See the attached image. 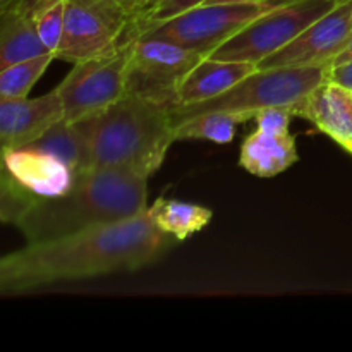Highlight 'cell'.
Returning <instances> with one entry per match:
<instances>
[{"instance_id": "6da1fadb", "label": "cell", "mask_w": 352, "mask_h": 352, "mask_svg": "<svg viewBox=\"0 0 352 352\" xmlns=\"http://www.w3.org/2000/svg\"><path fill=\"white\" fill-rule=\"evenodd\" d=\"M175 239L150 212L47 243L26 244L0 260V292L19 294L65 280L134 272L157 261Z\"/></svg>"}, {"instance_id": "7a4b0ae2", "label": "cell", "mask_w": 352, "mask_h": 352, "mask_svg": "<svg viewBox=\"0 0 352 352\" xmlns=\"http://www.w3.org/2000/svg\"><path fill=\"white\" fill-rule=\"evenodd\" d=\"M146 210L148 179L91 168L76 174L74 184L64 195L38 196L16 227L28 244H36L129 220Z\"/></svg>"}, {"instance_id": "3957f363", "label": "cell", "mask_w": 352, "mask_h": 352, "mask_svg": "<svg viewBox=\"0 0 352 352\" xmlns=\"http://www.w3.org/2000/svg\"><path fill=\"white\" fill-rule=\"evenodd\" d=\"M93 168L120 170L150 179L175 140L172 110L134 93L96 116L79 120Z\"/></svg>"}, {"instance_id": "277c9868", "label": "cell", "mask_w": 352, "mask_h": 352, "mask_svg": "<svg viewBox=\"0 0 352 352\" xmlns=\"http://www.w3.org/2000/svg\"><path fill=\"white\" fill-rule=\"evenodd\" d=\"M329 67L258 69L217 98L172 110L174 126L213 110L243 112L254 117L261 110L278 107L292 110L296 117H301L306 100L316 86L325 81Z\"/></svg>"}, {"instance_id": "5b68a950", "label": "cell", "mask_w": 352, "mask_h": 352, "mask_svg": "<svg viewBox=\"0 0 352 352\" xmlns=\"http://www.w3.org/2000/svg\"><path fill=\"white\" fill-rule=\"evenodd\" d=\"M136 38H129L109 54L72 64L69 74L57 86L69 122L96 116L126 95Z\"/></svg>"}, {"instance_id": "8992f818", "label": "cell", "mask_w": 352, "mask_h": 352, "mask_svg": "<svg viewBox=\"0 0 352 352\" xmlns=\"http://www.w3.org/2000/svg\"><path fill=\"white\" fill-rule=\"evenodd\" d=\"M267 10L270 7L261 2L203 3L165 21L148 24L138 36L160 38L208 57Z\"/></svg>"}, {"instance_id": "52a82bcc", "label": "cell", "mask_w": 352, "mask_h": 352, "mask_svg": "<svg viewBox=\"0 0 352 352\" xmlns=\"http://www.w3.org/2000/svg\"><path fill=\"white\" fill-rule=\"evenodd\" d=\"M133 19L119 0H65L55 57L72 64L100 57L133 38Z\"/></svg>"}, {"instance_id": "ba28073f", "label": "cell", "mask_w": 352, "mask_h": 352, "mask_svg": "<svg viewBox=\"0 0 352 352\" xmlns=\"http://www.w3.org/2000/svg\"><path fill=\"white\" fill-rule=\"evenodd\" d=\"M337 0H301L291 6L275 7L258 16L220 45L208 57L260 64L282 50L318 17L329 12Z\"/></svg>"}, {"instance_id": "9c48e42d", "label": "cell", "mask_w": 352, "mask_h": 352, "mask_svg": "<svg viewBox=\"0 0 352 352\" xmlns=\"http://www.w3.org/2000/svg\"><path fill=\"white\" fill-rule=\"evenodd\" d=\"M195 50L153 36H138L127 74L126 93L174 110L186 76L203 60Z\"/></svg>"}, {"instance_id": "30bf717a", "label": "cell", "mask_w": 352, "mask_h": 352, "mask_svg": "<svg viewBox=\"0 0 352 352\" xmlns=\"http://www.w3.org/2000/svg\"><path fill=\"white\" fill-rule=\"evenodd\" d=\"M352 36V0H340L282 50L258 64L272 67H329Z\"/></svg>"}, {"instance_id": "8fae6325", "label": "cell", "mask_w": 352, "mask_h": 352, "mask_svg": "<svg viewBox=\"0 0 352 352\" xmlns=\"http://www.w3.org/2000/svg\"><path fill=\"white\" fill-rule=\"evenodd\" d=\"M62 119L65 113L57 88L36 98H0L2 150L34 143Z\"/></svg>"}, {"instance_id": "7c38bea8", "label": "cell", "mask_w": 352, "mask_h": 352, "mask_svg": "<svg viewBox=\"0 0 352 352\" xmlns=\"http://www.w3.org/2000/svg\"><path fill=\"white\" fill-rule=\"evenodd\" d=\"M2 153L3 170L36 196H60L74 184V170L55 155L33 146L10 148Z\"/></svg>"}, {"instance_id": "4fadbf2b", "label": "cell", "mask_w": 352, "mask_h": 352, "mask_svg": "<svg viewBox=\"0 0 352 352\" xmlns=\"http://www.w3.org/2000/svg\"><path fill=\"white\" fill-rule=\"evenodd\" d=\"M302 119L346 150L352 144V89L325 79L308 96Z\"/></svg>"}, {"instance_id": "5bb4252c", "label": "cell", "mask_w": 352, "mask_h": 352, "mask_svg": "<svg viewBox=\"0 0 352 352\" xmlns=\"http://www.w3.org/2000/svg\"><path fill=\"white\" fill-rule=\"evenodd\" d=\"M254 71H258V65L251 62L205 57L186 76L179 91V107L217 98Z\"/></svg>"}, {"instance_id": "9a60e30c", "label": "cell", "mask_w": 352, "mask_h": 352, "mask_svg": "<svg viewBox=\"0 0 352 352\" xmlns=\"http://www.w3.org/2000/svg\"><path fill=\"white\" fill-rule=\"evenodd\" d=\"M299 160L296 138L289 133L254 129L241 144L239 164L256 177H275Z\"/></svg>"}, {"instance_id": "2e32d148", "label": "cell", "mask_w": 352, "mask_h": 352, "mask_svg": "<svg viewBox=\"0 0 352 352\" xmlns=\"http://www.w3.org/2000/svg\"><path fill=\"white\" fill-rule=\"evenodd\" d=\"M45 54L54 52L43 43L26 12L19 9L0 10V69Z\"/></svg>"}, {"instance_id": "e0dca14e", "label": "cell", "mask_w": 352, "mask_h": 352, "mask_svg": "<svg viewBox=\"0 0 352 352\" xmlns=\"http://www.w3.org/2000/svg\"><path fill=\"white\" fill-rule=\"evenodd\" d=\"M28 146L55 155L62 162H65L74 170V174H81V172L93 168L88 141H86L79 122H69L67 119H62L50 131H47L40 140Z\"/></svg>"}, {"instance_id": "ac0fdd59", "label": "cell", "mask_w": 352, "mask_h": 352, "mask_svg": "<svg viewBox=\"0 0 352 352\" xmlns=\"http://www.w3.org/2000/svg\"><path fill=\"white\" fill-rule=\"evenodd\" d=\"M148 212L155 223L175 241H184L203 230L213 217L212 210L205 206L165 198H158L153 205L148 206Z\"/></svg>"}, {"instance_id": "d6986e66", "label": "cell", "mask_w": 352, "mask_h": 352, "mask_svg": "<svg viewBox=\"0 0 352 352\" xmlns=\"http://www.w3.org/2000/svg\"><path fill=\"white\" fill-rule=\"evenodd\" d=\"M248 120H254V117L251 113L223 110L199 113L175 124V140H208L213 143L227 144L234 140L237 127Z\"/></svg>"}, {"instance_id": "ffe728a7", "label": "cell", "mask_w": 352, "mask_h": 352, "mask_svg": "<svg viewBox=\"0 0 352 352\" xmlns=\"http://www.w3.org/2000/svg\"><path fill=\"white\" fill-rule=\"evenodd\" d=\"M55 54L38 55L0 69V98H24L45 74Z\"/></svg>"}, {"instance_id": "44dd1931", "label": "cell", "mask_w": 352, "mask_h": 352, "mask_svg": "<svg viewBox=\"0 0 352 352\" xmlns=\"http://www.w3.org/2000/svg\"><path fill=\"white\" fill-rule=\"evenodd\" d=\"M10 9H19L31 17L43 43L57 52L64 30L65 0H21Z\"/></svg>"}, {"instance_id": "7402d4cb", "label": "cell", "mask_w": 352, "mask_h": 352, "mask_svg": "<svg viewBox=\"0 0 352 352\" xmlns=\"http://www.w3.org/2000/svg\"><path fill=\"white\" fill-rule=\"evenodd\" d=\"M38 196L14 181L12 175L2 168L0 175V217L6 223L16 226Z\"/></svg>"}, {"instance_id": "603a6c76", "label": "cell", "mask_w": 352, "mask_h": 352, "mask_svg": "<svg viewBox=\"0 0 352 352\" xmlns=\"http://www.w3.org/2000/svg\"><path fill=\"white\" fill-rule=\"evenodd\" d=\"M296 113L289 109H265L254 116V122H256V129L268 131V133H289L292 119Z\"/></svg>"}, {"instance_id": "cb8c5ba5", "label": "cell", "mask_w": 352, "mask_h": 352, "mask_svg": "<svg viewBox=\"0 0 352 352\" xmlns=\"http://www.w3.org/2000/svg\"><path fill=\"white\" fill-rule=\"evenodd\" d=\"M124 6V9L129 12L131 19H133V26H131V33L136 36V30L141 24L146 23L167 0H119Z\"/></svg>"}, {"instance_id": "d4e9b609", "label": "cell", "mask_w": 352, "mask_h": 352, "mask_svg": "<svg viewBox=\"0 0 352 352\" xmlns=\"http://www.w3.org/2000/svg\"><path fill=\"white\" fill-rule=\"evenodd\" d=\"M206 2H208V0H167V2H165L164 6H162L160 9H158L157 12H155L153 16L146 21V23L141 24V26L138 28L136 36L140 34V31L143 30L144 26H148V24L158 23V21H165V19H168V17H174V16H177V14L184 12V10L195 9V7L203 6V3H206Z\"/></svg>"}, {"instance_id": "484cf974", "label": "cell", "mask_w": 352, "mask_h": 352, "mask_svg": "<svg viewBox=\"0 0 352 352\" xmlns=\"http://www.w3.org/2000/svg\"><path fill=\"white\" fill-rule=\"evenodd\" d=\"M327 79L352 89V60L346 62V64L330 65L329 71H327Z\"/></svg>"}, {"instance_id": "4316f807", "label": "cell", "mask_w": 352, "mask_h": 352, "mask_svg": "<svg viewBox=\"0 0 352 352\" xmlns=\"http://www.w3.org/2000/svg\"><path fill=\"white\" fill-rule=\"evenodd\" d=\"M352 60V36L349 40V43L346 45V48L342 50V54L339 55V57L333 60L332 65H337V64H346V62H351Z\"/></svg>"}, {"instance_id": "83f0119b", "label": "cell", "mask_w": 352, "mask_h": 352, "mask_svg": "<svg viewBox=\"0 0 352 352\" xmlns=\"http://www.w3.org/2000/svg\"><path fill=\"white\" fill-rule=\"evenodd\" d=\"M301 2V0H265V6L270 7V9H275V7H284V6H291V3ZM340 2V0H337Z\"/></svg>"}, {"instance_id": "f1b7e54d", "label": "cell", "mask_w": 352, "mask_h": 352, "mask_svg": "<svg viewBox=\"0 0 352 352\" xmlns=\"http://www.w3.org/2000/svg\"><path fill=\"white\" fill-rule=\"evenodd\" d=\"M239 2H261L263 3L265 0H208L206 3H239Z\"/></svg>"}, {"instance_id": "f546056e", "label": "cell", "mask_w": 352, "mask_h": 352, "mask_svg": "<svg viewBox=\"0 0 352 352\" xmlns=\"http://www.w3.org/2000/svg\"><path fill=\"white\" fill-rule=\"evenodd\" d=\"M21 0H0V10L2 9H10V7L17 6Z\"/></svg>"}, {"instance_id": "4dcf8cb0", "label": "cell", "mask_w": 352, "mask_h": 352, "mask_svg": "<svg viewBox=\"0 0 352 352\" xmlns=\"http://www.w3.org/2000/svg\"><path fill=\"white\" fill-rule=\"evenodd\" d=\"M347 151H349V153L352 155V148H349V150H347Z\"/></svg>"}, {"instance_id": "1f68e13d", "label": "cell", "mask_w": 352, "mask_h": 352, "mask_svg": "<svg viewBox=\"0 0 352 352\" xmlns=\"http://www.w3.org/2000/svg\"><path fill=\"white\" fill-rule=\"evenodd\" d=\"M349 148H352V144H349V146H347V148H346V150H349Z\"/></svg>"}]
</instances>
